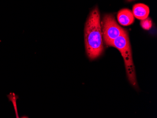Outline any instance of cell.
<instances>
[{"label":"cell","instance_id":"8992f818","mask_svg":"<svg viewBox=\"0 0 157 118\" xmlns=\"http://www.w3.org/2000/svg\"><path fill=\"white\" fill-rule=\"evenodd\" d=\"M140 25L144 29L149 30L151 29L152 26V21L151 18L147 17L145 19L141 20Z\"/></svg>","mask_w":157,"mask_h":118},{"label":"cell","instance_id":"7a4b0ae2","mask_svg":"<svg viewBox=\"0 0 157 118\" xmlns=\"http://www.w3.org/2000/svg\"><path fill=\"white\" fill-rule=\"evenodd\" d=\"M106 46L116 48L120 51L124 59L128 80L133 87L136 88L137 84L136 75L128 32L125 30L121 36L111 41Z\"/></svg>","mask_w":157,"mask_h":118},{"label":"cell","instance_id":"277c9868","mask_svg":"<svg viewBox=\"0 0 157 118\" xmlns=\"http://www.w3.org/2000/svg\"><path fill=\"white\" fill-rule=\"evenodd\" d=\"M117 19L119 23L123 26L130 25L135 21L132 11L128 9H123L118 12Z\"/></svg>","mask_w":157,"mask_h":118},{"label":"cell","instance_id":"6da1fadb","mask_svg":"<svg viewBox=\"0 0 157 118\" xmlns=\"http://www.w3.org/2000/svg\"><path fill=\"white\" fill-rule=\"evenodd\" d=\"M86 51L89 59L98 58L104 51L100 15L98 7L93 10L86 22L84 29Z\"/></svg>","mask_w":157,"mask_h":118},{"label":"cell","instance_id":"5b68a950","mask_svg":"<svg viewBox=\"0 0 157 118\" xmlns=\"http://www.w3.org/2000/svg\"><path fill=\"white\" fill-rule=\"evenodd\" d=\"M132 13L134 17L139 20H143L148 17L150 9L149 7L145 4L137 3L133 6Z\"/></svg>","mask_w":157,"mask_h":118},{"label":"cell","instance_id":"52a82bcc","mask_svg":"<svg viewBox=\"0 0 157 118\" xmlns=\"http://www.w3.org/2000/svg\"><path fill=\"white\" fill-rule=\"evenodd\" d=\"M135 0H126V1L128 2H130L134 1Z\"/></svg>","mask_w":157,"mask_h":118},{"label":"cell","instance_id":"3957f363","mask_svg":"<svg viewBox=\"0 0 157 118\" xmlns=\"http://www.w3.org/2000/svg\"><path fill=\"white\" fill-rule=\"evenodd\" d=\"M102 23V35L106 45L121 36L125 30L118 24L113 15H105Z\"/></svg>","mask_w":157,"mask_h":118}]
</instances>
